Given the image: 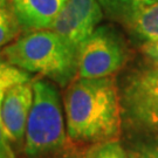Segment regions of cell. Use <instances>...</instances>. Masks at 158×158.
<instances>
[{"instance_id":"cell-4","label":"cell","mask_w":158,"mask_h":158,"mask_svg":"<svg viewBox=\"0 0 158 158\" xmlns=\"http://www.w3.org/2000/svg\"><path fill=\"white\" fill-rule=\"evenodd\" d=\"M125 51L113 29L97 27L77 47V75L98 79L113 75L123 66Z\"/></svg>"},{"instance_id":"cell-13","label":"cell","mask_w":158,"mask_h":158,"mask_svg":"<svg viewBox=\"0 0 158 158\" xmlns=\"http://www.w3.org/2000/svg\"><path fill=\"white\" fill-rule=\"evenodd\" d=\"M89 158H128V156L118 142L111 141L102 143Z\"/></svg>"},{"instance_id":"cell-12","label":"cell","mask_w":158,"mask_h":158,"mask_svg":"<svg viewBox=\"0 0 158 158\" xmlns=\"http://www.w3.org/2000/svg\"><path fill=\"white\" fill-rule=\"evenodd\" d=\"M20 27L11 0H0V49L17 38Z\"/></svg>"},{"instance_id":"cell-9","label":"cell","mask_w":158,"mask_h":158,"mask_svg":"<svg viewBox=\"0 0 158 158\" xmlns=\"http://www.w3.org/2000/svg\"><path fill=\"white\" fill-rule=\"evenodd\" d=\"M124 25L145 45L158 41V0L130 17Z\"/></svg>"},{"instance_id":"cell-1","label":"cell","mask_w":158,"mask_h":158,"mask_svg":"<svg viewBox=\"0 0 158 158\" xmlns=\"http://www.w3.org/2000/svg\"><path fill=\"white\" fill-rule=\"evenodd\" d=\"M64 111L68 135L75 142L107 143L121 134V101L111 76L73 81L64 95Z\"/></svg>"},{"instance_id":"cell-7","label":"cell","mask_w":158,"mask_h":158,"mask_svg":"<svg viewBox=\"0 0 158 158\" xmlns=\"http://www.w3.org/2000/svg\"><path fill=\"white\" fill-rule=\"evenodd\" d=\"M33 81H23L10 87L1 104V123L10 143L25 139L27 121L33 104Z\"/></svg>"},{"instance_id":"cell-14","label":"cell","mask_w":158,"mask_h":158,"mask_svg":"<svg viewBox=\"0 0 158 158\" xmlns=\"http://www.w3.org/2000/svg\"><path fill=\"white\" fill-rule=\"evenodd\" d=\"M134 158H158V139L142 147Z\"/></svg>"},{"instance_id":"cell-2","label":"cell","mask_w":158,"mask_h":158,"mask_svg":"<svg viewBox=\"0 0 158 158\" xmlns=\"http://www.w3.org/2000/svg\"><path fill=\"white\" fill-rule=\"evenodd\" d=\"M6 62L66 85L77 74V48L52 29L26 34L4 48Z\"/></svg>"},{"instance_id":"cell-17","label":"cell","mask_w":158,"mask_h":158,"mask_svg":"<svg viewBox=\"0 0 158 158\" xmlns=\"http://www.w3.org/2000/svg\"><path fill=\"white\" fill-rule=\"evenodd\" d=\"M156 63H157V69H158V62H156Z\"/></svg>"},{"instance_id":"cell-16","label":"cell","mask_w":158,"mask_h":158,"mask_svg":"<svg viewBox=\"0 0 158 158\" xmlns=\"http://www.w3.org/2000/svg\"><path fill=\"white\" fill-rule=\"evenodd\" d=\"M0 158H5V157H4V156H2V155H1V153H0Z\"/></svg>"},{"instance_id":"cell-5","label":"cell","mask_w":158,"mask_h":158,"mask_svg":"<svg viewBox=\"0 0 158 158\" xmlns=\"http://www.w3.org/2000/svg\"><path fill=\"white\" fill-rule=\"evenodd\" d=\"M124 103L137 124L158 132V69H144L131 76L125 87Z\"/></svg>"},{"instance_id":"cell-3","label":"cell","mask_w":158,"mask_h":158,"mask_svg":"<svg viewBox=\"0 0 158 158\" xmlns=\"http://www.w3.org/2000/svg\"><path fill=\"white\" fill-rule=\"evenodd\" d=\"M33 93L25 132V153L29 158H40L60 151L66 145L67 135L55 87L46 81H34Z\"/></svg>"},{"instance_id":"cell-11","label":"cell","mask_w":158,"mask_h":158,"mask_svg":"<svg viewBox=\"0 0 158 158\" xmlns=\"http://www.w3.org/2000/svg\"><path fill=\"white\" fill-rule=\"evenodd\" d=\"M103 13L108 17L124 23L130 17L145 6L157 0H97Z\"/></svg>"},{"instance_id":"cell-8","label":"cell","mask_w":158,"mask_h":158,"mask_svg":"<svg viewBox=\"0 0 158 158\" xmlns=\"http://www.w3.org/2000/svg\"><path fill=\"white\" fill-rule=\"evenodd\" d=\"M68 0H11L20 26L26 29H49Z\"/></svg>"},{"instance_id":"cell-6","label":"cell","mask_w":158,"mask_h":158,"mask_svg":"<svg viewBox=\"0 0 158 158\" xmlns=\"http://www.w3.org/2000/svg\"><path fill=\"white\" fill-rule=\"evenodd\" d=\"M102 18L97 0H68L49 29L77 48L97 28Z\"/></svg>"},{"instance_id":"cell-15","label":"cell","mask_w":158,"mask_h":158,"mask_svg":"<svg viewBox=\"0 0 158 158\" xmlns=\"http://www.w3.org/2000/svg\"><path fill=\"white\" fill-rule=\"evenodd\" d=\"M144 49H145V53L149 56H151L153 60H156V62H158V41L145 45Z\"/></svg>"},{"instance_id":"cell-10","label":"cell","mask_w":158,"mask_h":158,"mask_svg":"<svg viewBox=\"0 0 158 158\" xmlns=\"http://www.w3.org/2000/svg\"><path fill=\"white\" fill-rule=\"evenodd\" d=\"M28 80L32 79L26 72L12 66L6 61H0V111H1L2 100H4V96L7 89L19 82L28 81ZM0 153L5 158H15L14 153L12 151L11 143L7 139L4 128H2L1 116H0Z\"/></svg>"}]
</instances>
